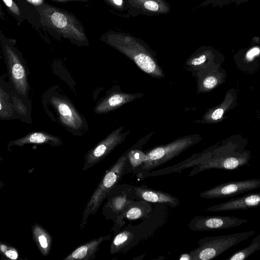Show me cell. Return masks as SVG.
<instances>
[{"label":"cell","mask_w":260,"mask_h":260,"mask_svg":"<svg viewBox=\"0 0 260 260\" xmlns=\"http://www.w3.org/2000/svg\"><path fill=\"white\" fill-rule=\"evenodd\" d=\"M207 158V151L200 153H194L190 157L173 166L162 169L158 171H151L146 176L145 178L149 177L166 175L172 173L180 172L182 170L193 167L204 161Z\"/></svg>","instance_id":"cell-19"},{"label":"cell","mask_w":260,"mask_h":260,"mask_svg":"<svg viewBox=\"0 0 260 260\" xmlns=\"http://www.w3.org/2000/svg\"><path fill=\"white\" fill-rule=\"evenodd\" d=\"M152 210L149 202L140 200L129 204L114 223L112 229L115 235L125 223V220H135L148 217Z\"/></svg>","instance_id":"cell-14"},{"label":"cell","mask_w":260,"mask_h":260,"mask_svg":"<svg viewBox=\"0 0 260 260\" xmlns=\"http://www.w3.org/2000/svg\"><path fill=\"white\" fill-rule=\"evenodd\" d=\"M113 1L117 5H121L122 3V0H113Z\"/></svg>","instance_id":"cell-31"},{"label":"cell","mask_w":260,"mask_h":260,"mask_svg":"<svg viewBox=\"0 0 260 260\" xmlns=\"http://www.w3.org/2000/svg\"><path fill=\"white\" fill-rule=\"evenodd\" d=\"M260 249V234L253 239L251 244L231 255L226 260H244Z\"/></svg>","instance_id":"cell-22"},{"label":"cell","mask_w":260,"mask_h":260,"mask_svg":"<svg viewBox=\"0 0 260 260\" xmlns=\"http://www.w3.org/2000/svg\"><path fill=\"white\" fill-rule=\"evenodd\" d=\"M128 151V149L124 152L103 175L85 205L80 224L81 230L84 228L91 217L95 214L111 190L126 174Z\"/></svg>","instance_id":"cell-1"},{"label":"cell","mask_w":260,"mask_h":260,"mask_svg":"<svg viewBox=\"0 0 260 260\" xmlns=\"http://www.w3.org/2000/svg\"><path fill=\"white\" fill-rule=\"evenodd\" d=\"M260 187V179L229 181L215 186L200 193L206 199H221L233 197Z\"/></svg>","instance_id":"cell-7"},{"label":"cell","mask_w":260,"mask_h":260,"mask_svg":"<svg viewBox=\"0 0 260 260\" xmlns=\"http://www.w3.org/2000/svg\"><path fill=\"white\" fill-rule=\"evenodd\" d=\"M30 144H48L52 146H59L62 145L63 143L57 137L45 132H37L30 133L22 138L9 142L8 143V149L10 150V147L13 146L21 147Z\"/></svg>","instance_id":"cell-17"},{"label":"cell","mask_w":260,"mask_h":260,"mask_svg":"<svg viewBox=\"0 0 260 260\" xmlns=\"http://www.w3.org/2000/svg\"><path fill=\"white\" fill-rule=\"evenodd\" d=\"M259 53V49L257 48H254L250 50L246 55L247 59L249 60L252 58L255 55L258 54Z\"/></svg>","instance_id":"cell-27"},{"label":"cell","mask_w":260,"mask_h":260,"mask_svg":"<svg viewBox=\"0 0 260 260\" xmlns=\"http://www.w3.org/2000/svg\"><path fill=\"white\" fill-rule=\"evenodd\" d=\"M179 259L180 260H192V256L190 252L180 255Z\"/></svg>","instance_id":"cell-28"},{"label":"cell","mask_w":260,"mask_h":260,"mask_svg":"<svg viewBox=\"0 0 260 260\" xmlns=\"http://www.w3.org/2000/svg\"><path fill=\"white\" fill-rule=\"evenodd\" d=\"M200 140L199 135H186L146 151L144 163L135 174L139 179H145L146 175L152 170L180 154Z\"/></svg>","instance_id":"cell-2"},{"label":"cell","mask_w":260,"mask_h":260,"mask_svg":"<svg viewBox=\"0 0 260 260\" xmlns=\"http://www.w3.org/2000/svg\"><path fill=\"white\" fill-rule=\"evenodd\" d=\"M247 221L246 219L235 216L196 215L190 220L188 226L193 231H212L237 227Z\"/></svg>","instance_id":"cell-9"},{"label":"cell","mask_w":260,"mask_h":260,"mask_svg":"<svg viewBox=\"0 0 260 260\" xmlns=\"http://www.w3.org/2000/svg\"><path fill=\"white\" fill-rule=\"evenodd\" d=\"M0 249L1 251L7 258L13 260H16L18 258V253L15 248L5 244H1Z\"/></svg>","instance_id":"cell-24"},{"label":"cell","mask_w":260,"mask_h":260,"mask_svg":"<svg viewBox=\"0 0 260 260\" xmlns=\"http://www.w3.org/2000/svg\"><path fill=\"white\" fill-rule=\"evenodd\" d=\"M111 235L101 236L92 239L76 247L63 260H90L95 257V254L102 243L111 239Z\"/></svg>","instance_id":"cell-16"},{"label":"cell","mask_w":260,"mask_h":260,"mask_svg":"<svg viewBox=\"0 0 260 260\" xmlns=\"http://www.w3.org/2000/svg\"><path fill=\"white\" fill-rule=\"evenodd\" d=\"M34 241L44 256H47L51 248L52 238L49 233L39 224L36 223L31 227Z\"/></svg>","instance_id":"cell-20"},{"label":"cell","mask_w":260,"mask_h":260,"mask_svg":"<svg viewBox=\"0 0 260 260\" xmlns=\"http://www.w3.org/2000/svg\"><path fill=\"white\" fill-rule=\"evenodd\" d=\"M130 191L136 200L152 203L166 204L172 208L179 205V199L167 192L150 188L146 185L130 186Z\"/></svg>","instance_id":"cell-12"},{"label":"cell","mask_w":260,"mask_h":260,"mask_svg":"<svg viewBox=\"0 0 260 260\" xmlns=\"http://www.w3.org/2000/svg\"><path fill=\"white\" fill-rule=\"evenodd\" d=\"M144 6L146 9L151 11H157L159 9L158 4L153 1H146Z\"/></svg>","instance_id":"cell-25"},{"label":"cell","mask_w":260,"mask_h":260,"mask_svg":"<svg viewBox=\"0 0 260 260\" xmlns=\"http://www.w3.org/2000/svg\"><path fill=\"white\" fill-rule=\"evenodd\" d=\"M7 64L10 78L16 91L22 95H26L29 84L25 65L12 53L8 54Z\"/></svg>","instance_id":"cell-13"},{"label":"cell","mask_w":260,"mask_h":260,"mask_svg":"<svg viewBox=\"0 0 260 260\" xmlns=\"http://www.w3.org/2000/svg\"><path fill=\"white\" fill-rule=\"evenodd\" d=\"M153 134L154 132L150 133L128 149L126 174L135 173L142 166L146 157L145 152L142 151V147Z\"/></svg>","instance_id":"cell-18"},{"label":"cell","mask_w":260,"mask_h":260,"mask_svg":"<svg viewBox=\"0 0 260 260\" xmlns=\"http://www.w3.org/2000/svg\"><path fill=\"white\" fill-rule=\"evenodd\" d=\"M115 47L147 75L156 79L165 77V73L158 64L155 53L144 44L126 38L117 43Z\"/></svg>","instance_id":"cell-3"},{"label":"cell","mask_w":260,"mask_h":260,"mask_svg":"<svg viewBox=\"0 0 260 260\" xmlns=\"http://www.w3.org/2000/svg\"><path fill=\"white\" fill-rule=\"evenodd\" d=\"M51 104L55 110L61 123L67 128L77 130L83 125V120L69 101L59 96L51 98Z\"/></svg>","instance_id":"cell-11"},{"label":"cell","mask_w":260,"mask_h":260,"mask_svg":"<svg viewBox=\"0 0 260 260\" xmlns=\"http://www.w3.org/2000/svg\"><path fill=\"white\" fill-rule=\"evenodd\" d=\"M135 235L132 230L126 227L117 233L110 246V254H113L120 252H125L130 247Z\"/></svg>","instance_id":"cell-21"},{"label":"cell","mask_w":260,"mask_h":260,"mask_svg":"<svg viewBox=\"0 0 260 260\" xmlns=\"http://www.w3.org/2000/svg\"><path fill=\"white\" fill-rule=\"evenodd\" d=\"M260 206V193H251L244 196L232 198L207 208L206 211L222 212L237 210H246Z\"/></svg>","instance_id":"cell-15"},{"label":"cell","mask_w":260,"mask_h":260,"mask_svg":"<svg viewBox=\"0 0 260 260\" xmlns=\"http://www.w3.org/2000/svg\"><path fill=\"white\" fill-rule=\"evenodd\" d=\"M28 2H31L35 4H39L42 2V0H27Z\"/></svg>","instance_id":"cell-30"},{"label":"cell","mask_w":260,"mask_h":260,"mask_svg":"<svg viewBox=\"0 0 260 260\" xmlns=\"http://www.w3.org/2000/svg\"><path fill=\"white\" fill-rule=\"evenodd\" d=\"M51 19L53 24L59 28L64 27L68 23L66 17L60 12H54L52 15Z\"/></svg>","instance_id":"cell-23"},{"label":"cell","mask_w":260,"mask_h":260,"mask_svg":"<svg viewBox=\"0 0 260 260\" xmlns=\"http://www.w3.org/2000/svg\"><path fill=\"white\" fill-rule=\"evenodd\" d=\"M223 114V110L222 108H217L212 112L210 115V118L212 120H217L221 118Z\"/></svg>","instance_id":"cell-26"},{"label":"cell","mask_w":260,"mask_h":260,"mask_svg":"<svg viewBox=\"0 0 260 260\" xmlns=\"http://www.w3.org/2000/svg\"><path fill=\"white\" fill-rule=\"evenodd\" d=\"M249 155L248 153L229 154L217 151H208V157L204 162L193 167L189 176L212 169L234 170L249 166Z\"/></svg>","instance_id":"cell-5"},{"label":"cell","mask_w":260,"mask_h":260,"mask_svg":"<svg viewBox=\"0 0 260 260\" xmlns=\"http://www.w3.org/2000/svg\"><path fill=\"white\" fill-rule=\"evenodd\" d=\"M116 185L110 192L107 202L103 208L102 213L107 219L114 223L121 215L127 206L135 201L129 190V185Z\"/></svg>","instance_id":"cell-8"},{"label":"cell","mask_w":260,"mask_h":260,"mask_svg":"<svg viewBox=\"0 0 260 260\" xmlns=\"http://www.w3.org/2000/svg\"><path fill=\"white\" fill-rule=\"evenodd\" d=\"M124 128L121 126L114 130L86 153L83 171H86L100 162L125 140L130 130L124 131Z\"/></svg>","instance_id":"cell-6"},{"label":"cell","mask_w":260,"mask_h":260,"mask_svg":"<svg viewBox=\"0 0 260 260\" xmlns=\"http://www.w3.org/2000/svg\"><path fill=\"white\" fill-rule=\"evenodd\" d=\"M3 1L8 7H10L12 6V0H3Z\"/></svg>","instance_id":"cell-29"},{"label":"cell","mask_w":260,"mask_h":260,"mask_svg":"<svg viewBox=\"0 0 260 260\" xmlns=\"http://www.w3.org/2000/svg\"><path fill=\"white\" fill-rule=\"evenodd\" d=\"M254 233V231H250L225 235L206 237L199 241L198 247L189 252L192 260H210L247 239Z\"/></svg>","instance_id":"cell-4"},{"label":"cell","mask_w":260,"mask_h":260,"mask_svg":"<svg viewBox=\"0 0 260 260\" xmlns=\"http://www.w3.org/2000/svg\"><path fill=\"white\" fill-rule=\"evenodd\" d=\"M144 95V93L140 92H124L121 90L120 86L115 85L108 91L106 96L96 105L94 112L97 114L107 113L143 97Z\"/></svg>","instance_id":"cell-10"}]
</instances>
